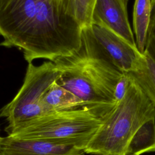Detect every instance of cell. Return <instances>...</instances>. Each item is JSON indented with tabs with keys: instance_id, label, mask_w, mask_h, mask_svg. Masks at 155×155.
I'll return each mask as SVG.
<instances>
[{
	"instance_id": "cell-1",
	"label": "cell",
	"mask_w": 155,
	"mask_h": 155,
	"mask_svg": "<svg viewBox=\"0 0 155 155\" xmlns=\"http://www.w3.org/2000/svg\"><path fill=\"white\" fill-rule=\"evenodd\" d=\"M82 30L66 0H0L1 45L22 50L28 63L71 55L81 47Z\"/></svg>"
},
{
	"instance_id": "cell-2",
	"label": "cell",
	"mask_w": 155,
	"mask_h": 155,
	"mask_svg": "<svg viewBox=\"0 0 155 155\" xmlns=\"http://www.w3.org/2000/svg\"><path fill=\"white\" fill-rule=\"evenodd\" d=\"M53 62L60 71L56 82L85 106L107 111L115 106L114 88L124 72L100 47L88 27L82 28L80 48Z\"/></svg>"
},
{
	"instance_id": "cell-3",
	"label": "cell",
	"mask_w": 155,
	"mask_h": 155,
	"mask_svg": "<svg viewBox=\"0 0 155 155\" xmlns=\"http://www.w3.org/2000/svg\"><path fill=\"white\" fill-rule=\"evenodd\" d=\"M130 79L125 96L103 117L85 153L124 155L130 139L139 128L149 119L155 118V107L137 84Z\"/></svg>"
},
{
	"instance_id": "cell-4",
	"label": "cell",
	"mask_w": 155,
	"mask_h": 155,
	"mask_svg": "<svg viewBox=\"0 0 155 155\" xmlns=\"http://www.w3.org/2000/svg\"><path fill=\"white\" fill-rule=\"evenodd\" d=\"M109 111L83 107L45 113L7 125V135L21 139H40L73 145L84 150Z\"/></svg>"
},
{
	"instance_id": "cell-5",
	"label": "cell",
	"mask_w": 155,
	"mask_h": 155,
	"mask_svg": "<svg viewBox=\"0 0 155 155\" xmlns=\"http://www.w3.org/2000/svg\"><path fill=\"white\" fill-rule=\"evenodd\" d=\"M60 71L52 61L36 66L28 63L24 83L15 97L0 110V117L8 126L23 122L45 114L42 96L59 78Z\"/></svg>"
},
{
	"instance_id": "cell-6",
	"label": "cell",
	"mask_w": 155,
	"mask_h": 155,
	"mask_svg": "<svg viewBox=\"0 0 155 155\" xmlns=\"http://www.w3.org/2000/svg\"><path fill=\"white\" fill-rule=\"evenodd\" d=\"M73 145L40 139H21L7 135L0 142V155H83Z\"/></svg>"
},
{
	"instance_id": "cell-7",
	"label": "cell",
	"mask_w": 155,
	"mask_h": 155,
	"mask_svg": "<svg viewBox=\"0 0 155 155\" xmlns=\"http://www.w3.org/2000/svg\"><path fill=\"white\" fill-rule=\"evenodd\" d=\"M88 28L94 39L113 63L123 72L129 71L141 53L138 49L102 25L91 24Z\"/></svg>"
},
{
	"instance_id": "cell-8",
	"label": "cell",
	"mask_w": 155,
	"mask_h": 155,
	"mask_svg": "<svg viewBox=\"0 0 155 155\" xmlns=\"http://www.w3.org/2000/svg\"><path fill=\"white\" fill-rule=\"evenodd\" d=\"M127 3L128 0H96L91 24L108 28L137 48L128 19Z\"/></svg>"
},
{
	"instance_id": "cell-9",
	"label": "cell",
	"mask_w": 155,
	"mask_h": 155,
	"mask_svg": "<svg viewBox=\"0 0 155 155\" xmlns=\"http://www.w3.org/2000/svg\"><path fill=\"white\" fill-rule=\"evenodd\" d=\"M155 107V62L145 51L127 72Z\"/></svg>"
},
{
	"instance_id": "cell-10",
	"label": "cell",
	"mask_w": 155,
	"mask_h": 155,
	"mask_svg": "<svg viewBox=\"0 0 155 155\" xmlns=\"http://www.w3.org/2000/svg\"><path fill=\"white\" fill-rule=\"evenodd\" d=\"M41 102L45 113L87 107L79 98L56 81L45 90Z\"/></svg>"
},
{
	"instance_id": "cell-11",
	"label": "cell",
	"mask_w": 155,
	"mask_h": 155,
	"mask_svg": "<svg viewBox=\"0 0 155 155\" xmlns=\"http://www.w3.org/2000/svg\"><path fill=\"white\" fill-rule=\"evenodd\" d=\"M152 5L151 0H135L133 13V27L138 50L143 53L148 34Z\"/></svg>"
},
{
	"instance_id": "cell-12",
	"label": "cell",
	"mask_w": 155,
	"mask_h": 155,
	"mask_svg": "<svg viewBox=\"0 0 155 155\" xmlns=\"http://www.w3.org/2000/svg\"><path fill=\"white\" fill-rule=\"evenodd\" d=\"M155 151V118L144 122L130 139L124 155H141Z\"/></svg>"
},
{
	"instance_id": "cell-13",
	"label": "cell",
	"mask_w": 155,
	"mask_h": 155,
	"mask_svg": "<svg viewBox=\"0 0 155 155\" xmlns=\"http://www.w3.org/2000/svg\"><path fill=\"white\" fill-rule=\"evenodd\" d=\"M96 0H66L70 13L82 28L91 24L92 13Z\"/></svg>"
},
{
	"instance_id": "cell-14",
	"label": "cell",
	"mask_w": 155,
	"mask_h": 155,
	"mask_svg": "<svg viewBox=\"0 0 155 155\" xmlns=\"http://www.w3.org/2000/svg\"><path fill=\"white\" fill-rule=\"evenodd\" d=\"M130 81L131 79L128 74L124 72L114 88V100L116 104L120 102L125 96L129 87Z\"/></svg>"
},
{
	"instance_id": "cell-15",
	"label": "cell",
	"mask_w": 155,
	"mask_h": 155,
	"mask_svg": "<svg viewBox=\"0 0 155 155\" xmlns=\"http://www.w3.org/2000/svg\"><path fill=\"white\" fill-rule=\"evenodd\" d=\"M145 51L155 62V27L148 31Z\"/></svg>"
},
{
	"instance_id": "cell-16",
	"label": "cell",
	"mask_w": 155,
	"mask_h": 155,
	"mask_svg": "<svg viewBox=\"0 0 155 155\" xmlns=\"http://www.w3.org/2000/svg\"><path fill=\"white\" fill-rule=\"evenodd\" d=\"M155 27V4L152 8V13H151V21L149 30Z\"/></svg>"
},
{
	"instance_id": "cell-17",
	"label": "cell",
	"mask_w": 155,
	"mask_h": 155,
	"mask_svg": "<svg viewBox=\"0 0 155 155\" xmlns=\"http://www.w3.org/2000/svg\"><path fill=\"white\" fill-rule=\"evenodd\" d=\"M151 5H152V8L154 6V5L155 4V0H151Z\"/></svg>"
},
{
	"instance_id": "cell-18",
	"label": "cell",
	"mask_w": 155,
	"mask_h": 155,
	"mask_svg": "<svg viewBox=\"0 0 155 155\" xmlns=\"http://www.w3.org/2000/svg\"><path fill=\"white\" fill-rule=\"evenodd\" d=\"M1 137H1V136H0V142H1Z\"/></svg>"
}]
</instances>
